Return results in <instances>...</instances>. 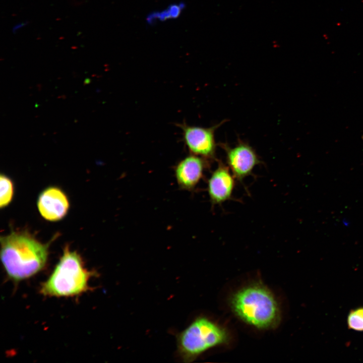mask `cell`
Returning a JSON list of instances; mask_svg holds the SVG:
<instances>
[{
  "instance_id": "12",
  "label": "cell",
  "mask_w": 363,
  "mask_h": 363,
  "mask_svg": "<svg viewBox=\"0 0 363 363\" xmlns=\"http://www.w3.org/2000/svg\"><path fill=\"white\" fill-rule=\"evenodd\" d=\"M347 324L348 328L351 330L363 331V307L350 311L347 318Z\"/></svg>"
},
{
  "instance_id": "4",
  "label": "cell",
  "mask_w": 363,
  "mask_h": 363,
  "mask_svg": "<svg viewBox=\"0 0 363 363\" xmlns=\"http://www.w3.org/2000/svg\"><path fill=\"white\" fill-rule=\"evenodd\" d=\"M226 330L209 319H196L178 337V352L185 361H191L209 348L226 343Z\"/></svg>"
},
{
  "instance_id": "6",
  "label": "cell",
  "mask_w": 363,
  "mask_h": 363,
  "mask_svg": "<svg viewBox=\"0 0 363 363\" xmlns=\"http://www.w3.org/2000/svg\"><path fill=\"white\" fill-rule=\"evenodd\" d=\"M222 147L225 151L228 166L239 181L250 175L260 162L255 151L246 143L240 141L233 147L226 144Z\"/></svg>"
},
{
  "instance_id": "2",
  "label": "cell",
  "mask_w": 363,
  "mask_h": 363,
  "mask_svg": "<svg viewBox=\"0 0 363 363\" xmlns=\"http://www.w3.org/2000/svg\"><path fill=\"white\" fill-rule=\"evenodd\" d=\"M95 274L85 267L80 254L67 246L48 278L41 284L40 294L57 297L80 295L89 290V281Z\"/></svg>"
},
{
  "instance_id": "5",
  "label": "cell",
  "mask_w": 363,
  "mask_h": 363,
  "mask_svg": "<svg viewBox=\"0 0 363 363\" xmlns=\"http://www.w3.org/2000/svg\"><path fill=\"white\" fill-rule=\"evenodd\" d=\"M218 126L203 128L180 125L184 141L190 153L204 159L214 157L216 146L214 132Z\"/></svg>"
},
{
  "instance_id": "8",
  "label": "cell",
  "mask_w": 363,
  "mask_h": 363,
  "mask_svg": "<svg viewBox=\"0 0 363 363\" xmlns=\"http://www.w3.org/2000/svg\"><path fill=\"white\" fill-rule=\"evenodd\" d=\"M235 178L228 166L219 162L208 181V193L213 205H221L231 198Z\"/></svg>"
},
{
  "instance_id": "11",
  "label": "cell",
  "mask_w": 363,
  "mask_h": 363,
  "mask_svg": "<svg viewBox=\"0 0 363 363\" xmlns=\"http://www.w3.org/2000/svg\"><path fill=\"white\" fill-rule=\"evenodd\" d=\"M184 7V5L182 4L171 5L167 9L161 12L154 13L150 15L147 18V21L151 23L157 19L162 21L170 18H175L179 15Z\"/></svg>"
},
{
  "instance_id": "7",
  "label": "cell",
  "mask_w": 363,
  "mask_h": 363,
  "mask_svg": "<svg viewBox=\"0 0 363 363\" xmlns=\"http://www.w3.org/2000/svg\"><path fill=\"white\" fill-rule=\"evenodd\" d=\"M69 206L66 195L62 190L55 187L43 190L37 200L39 213L45 219L50 221L63 219L67 214Z\"/></svg>"
},
{
  "instance_id": "3",
  "label": "cell",
  "mask_w": 363,
  "mask_h": 363,
  "mask_svg": "<svg viewBox=\"0 0 363 363\" xmlns=\"http://www.w3.org/2000/svg\"><path fill=\"white\" fill-rule=\"evenodd\" d=\"M231 307L245 323L259 329L275 326L280 319L277 302L265 286L253 284L236 292L231 297Z\"/></svg>"
},
{
  "instance_id": "10",
  "label": "cell",
  "mask_w": 363,
  "mask_h": 363,
  "mask_svg": "<svg viewBox=\"0 0 363 363\" xmlns=\"http://www.w3.org/2000/svg\"><path fill=\"white\" fill-rule=\"evenodd\" d=\"M1 208L7 206L12 201L14 194V186L11 179L5 174H1Z\"/></svg>"
},
{
  "instance_id": "9",
  "label": "cell",
  "mask_w": 363,
  "mask_h": 363,
  "mask_svg": "<svg viewBox=\"0 0 363 363\" xmlns=\"http://www.w3.org/2000/svg\"><path fill=\"white\" fill-rule=\"evenodd\" d=\"M204 158L191 154L177 164L175 176L178 185L183 189H194L202 178L205 168Z\"/></svg>"
},
{
  "instance_id": "14",
  "label": "cell",
  "mask_w": 363,
  "mask_h": 363,
  "mask_svg": "<svg viewBox=\"0 0 363 363\" xmlns=\"http://www.w3.org/2000/svg\"><path fill=\"white\" fill-rule=\"evenodd\" d=\"M342 222L343 225L345 226H347L349 225V222L347 220H342Z\"/></svg>"
},
{
  "instance_id": "13",
  "label": "cell",
  "mask_w": 363,
  "mask_h": 363,
  "mask_svg": "<svg viewBox=\"0 0 363 363\" xmlns=\"http://www.w3.org/2000/svg\"><path fill=\"white\" fill-rule=\"evenodd\" d=\"M29 24L28 21L21 22L16 24L12 28V33L15 34L17 31L22 28L25 27Z\"/></svg>"
},
{
  "instance_id": "1",
  "label": "cell",
  "mask_w": 363,
  "mask_h": 363,
  "mask_svg": "<svg viewBox=\"0 0 363 363\" xmlns=\"http://www.w3.org/2000/svg\"><path fill=\"white\" fill-rule=\"evenodd\" d=\"M1 245L5 271L14 282L31 278L47 264L49 244H42L27 232L13 231L1 236Z\"/></svg>"
}]
</instances>
